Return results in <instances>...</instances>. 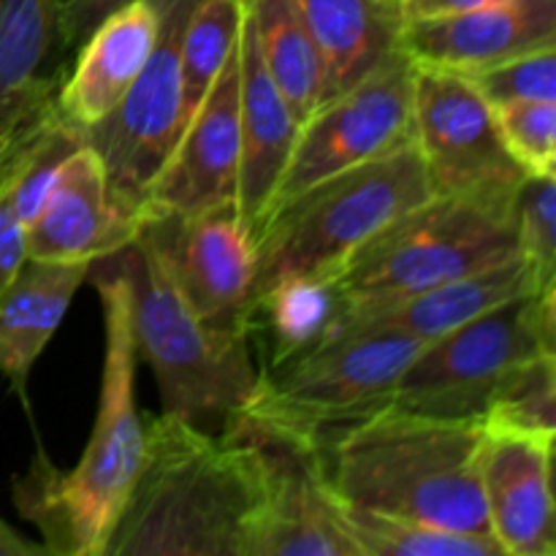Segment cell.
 I'll use <instances>...</instances> for the list:
<instances>
[{
  "instance_id": "cell-30",
  "label": "cell",
  "mask_w": 556,
  "mask_h": 556,
  "mask_svg": "<svg viewBox=\"0 0 556 556\" xmlns=\"http://www.w3.org/2000/svg\"><path fill=\"white\" fill-rule=\"evenodd\" d=\"M500 139L527 174H556V101L492 106Z\"/></svg>"
},
{
  "instance_id": "cell-18",
  "label": "cell",
  "mask_w": 556,
  "mask_h": 556,
  "mask_svg": "<svg viewBox=\"0 0 556 556\" xmlns=\"http://www.w3.org/2000/svg\"><path fill=\"white\" fill-rule=\"evenodd\" d=\"M556 47V0H497L462 14L405 22L402 49L416 65L456 74Z\"/></svg>"
},
{
  "instance_id": "cell-19",
  "label": "cell",
  "mask_w": 556,
  "mask_h": 556,
  "mask_svg": "<svg viewBox=\"0 0 556 556\" xmlns=\"http://www.w3.org/2000/svg\"><path fill=\"white\" fill-rule=\"evenodd\" d=\"M532 291H541L535 271L527 264L525 255L516 253L500 264L483 266L470 275L438 282V286L391 299V302L342 307L326 340L358 334V331H402L421 342H432L470 324L478 315Z\"/></svg>"
},
{
  "instance_id": "cell-24",
  "label": "cell",
  "mask_w": 556,
  "mask_h": 556,
  "mask_svg": "<svg viewBox=\"0 0 556 556\" xmlns=\"http://www.w3.org/2000/svg\"><path fill=\"white\" fill-rule=\"evenodd\" d=\"M342 299L334 280L304 275L271 286L250 309V334L261 340V372L282 367L318 348L331 334Z\"/></svg>"
},
{
  "instance_id": "cell-35",
  "label": "cell",
  "mask_w": 556,
  "mask_h": 556,
  "mask_svg": "<svg viewBox=\"0 0 556 556\" xmlns=\"http://www.w3.org/2000/svg\"><path fill=\"white\" fill-rule=\"evenodd\" d=\"M0 556H47L43 543L27 541L25 535L0 519Z\"/></svg>"
},
{
  "instance_id": "cell-32",
  "label": "cell",
  "mask_w": 556,
  "mask_h": 556,
  "mask_svg": "<svg viewBox=\"0 0 556 556\" xmlns=\"http://www.w3.org/2000/svg\"><path fill=\"white\" fill-rule=\"evenodd\" d=\"M125 3L130 0H60V43L68 65L92 27Z\"/></svg>"
},
{
  "instance_id": "cell-10",
  "label": "cell",
  "mask_w": 556,
  "mask_h": 556,
  "mask_svg": "<svg viewBox=\"0 0 556 556\" xmlns=\"http://www.w3.org/2000/svg\"><path fill=\"white\" fill-rule=\"evenodd\" d=\"M413 76L416 63L400 49L358 85L320 103L299 128L269 215L302 190L410 141Z\"/></svg>"
},
{
  "instance_id": "cell-13",
  "label": "cell",
  "mask_w": 556,
  "mask_h": 556,
  "mask_svg": "<svg viewBox=\"0 0 556 556\" xmlns=\"http://www.w3.org/2000/svg\"><path fill=\"white\" fill-rule=\"evenodd\" d=\"M141 231L163 255L174 286L199 318L220 329H250L255 253L237 204L195 215H155Z\"/></svg>"
},
{
  "instance_id": "cell-11",
  "label": "cell",
  "mask_w": 556,
  "mask_h": 556,
  "mask_svg": "<svg viewBox=\"0 0 556 556\" xmlns=\"http://www.w3.org/2000/svg\"><path fill=\"white\" fill-rule=\"evenodd\" d=\"M231 427L248 434L258 459L250 556H358L315 465L309 432L258 413Z\"/></svg>"
},
{
  "instance_id": "cell-2",
  "label": "cell",
  "mask_w": 556,
  "mask_h": 556,
  "mask_svg": "<svg viewBox=\"0 0 556 556\" xmlns=\"http://www.w3.org/2000/svg\"><path fill=\"white\" fill-rule=\"evenodd\" d=\"M481 418H440L386 405L309 432L331 497L356 508L489 535Z\"/></svg>"
},
{
  "instance_id": "cell-29",
  "label": "cell",
  "mask_w": 556,
  "mask_h": 556,
  "mask_svg": "<svg viewBox=\"0 0 556 556\" xmlns=\"http://www.w3.org/2000/svg\"><path fill=\"white\" fill-rule=\"evenodd\" d=\"M516 244L538 286H556V174H527L514 195Z\"/></svg>"
},
{
  "instance_id": "cell-8",
  "label": "cell",
  "mask_w": 556,
  "mask_h": 556,
  "mask_svg": "<svg viewBox=\"0 0 556 556\" xmlns=\"http://www.w3.org/2000/svg\"><path fill=\"white\" fill-rule=\"evenodd\" d=\"M427 342L402 331H358L320 342L304 356L261 372L248 413L315 432L394 402L396 383Z\"/></svg>"
},
{
  "instance_id": "cell-34",
  "label": "cell",
  "mask_w": 556,
  "mask_h": 556,
  "mask_svg": "<svg viewBox=\"0 0 556 556\" xmlns=\"http://www.w3.org/2000/svg\"><path fill=\"white\" fill-rule=\"evenodd\" d=\"M497 3V0H400V9L405 22L434 20V16L462 14V11L481 9V5Z\"/></svg>"
},
{
  "instance_id": "cell-22",
  "label": "cell",
  "mask_w": 556,
  "mask_h": 556,
  "mask_svg": "<svg viewBox=\"0 0 556 556\" xmlns=\"http://www.w3.org/2000/svg\"><path fill=\"white\" fill-rule=\"evenodd\" d=\"M92 264H58L33 261L16 271L11 286L0 293V378L27 402V378L33 364L63 324Z\"/></svg>"
},
{
  "instance_id": "cell-15",
  "label": "cell",
  "mask_w": 556,
  "mask_h": 556,
  "mask_svg": "<svg viewBox=\"0 0 556 556\" xmlns=\"http://www.w3.org/2000/svg\"><path fill=\"white\" fill-rule=\"evenodd\" d=\"M60 0H0V166L58 117Z\"/></svg>"
},
{
  "instance_id": "cell-28",
  "label": "cell",
  "mask_w": 556,
  "mask_h": 556,
  "mask_svg": "<svg viewBox=\"0 0 556 556\" xmlns=\"http://www.w3.org/2000/svg\"><path fill=\"white\" fill-rule=\"evenodd\" d=\"M483 427L556 438V353H538L516 364L494 391Z\"/></svg>"
},
{
  "instance_id": "cell-21",
  "label": "cell",
  "mask_w": 556,
  "mask_h": 556,
  "mask_svg": "<svg viewBox=\"0 0 556 556\" xmlns=\"http://www.w3.org/2000/svg\"><path fill=\"white\" fill-rule=\"evenodd\" d=\"M299 123L255 49L248 16L239 33V179L237 212L250 233L269 215L271 195L291 157Z\"/></svg>"
},
{
  "instance_id": "cell-16",
  "label": "cell",
  "mask_w": 556,
  "mask_h": 556,
  "mask_svg": "<svg viewBox=\"0 0 556 556\" xmlns=\"http://www.w3.org/2000/svg\"><path fill=\"white\" fill-rule=\"evenodd\" d=\"M481 489L503 556H554V434L483 427Z\"/></svg>"
},
{
  "instance_id": "cell-6",
  "label": "cell",
  "mask_w": 556,
  "mask_h": 556,
  "mask_svg": "<svg viewBox=\"0 0 556 556\" xmlns=\"http://www.w3.org/2000/svg\"><path fill=\"white\" fill-rule=\"evenodd\" d=\"M516 253L514 199L434 193L356 250L331 280L342 307H367Z\"/></svg>"
},
{
  "instance_id": "cell-20",
  "label": "cell",
  "mask_w": 556,
  "mask_h": 556,
  "mask_svg": "<svg viewBox=\"0 0 556 556\" xmlns=\"http://www.w3.org/2000/svg\"><path fill=\"white\" fill-rule=\"evenodd\" d=\"M157 5L130 0L103 16L71 58L58 114L81 136L109 117L144 68L157 38Z\"/></svg>"
},
{
  "instance_id": "cell-4",
  "label": "cell",
  "mask_w": 556,
  "mask_h": 556,
  "mask_svg": "<svg viewBox=\"0 0 556 556\" xmlns=\"http://www.w3.org/2000/svg\"><path fill=\"white\" fill-rule=\"evenodd\" d=\"M117 258L130 280L136 353L155 375L163 413L212 432L231 427L261 391L250 329H220L199 318L144 231Z\"/></svg>"
},
{
  "instance_id": "cell-36",
  "label": "cell",
  "mask_w": 556,
  "mask_h": 556,
  "mask_svg": "<svg viewBox=\"0 0 556 556\" xmlns=\"http://www.w3.org/2000/svg\"><path fill=\"white\" fill-rule=\"evenodd\" d=\"M239 3H244V0H239Z\"/></svg>"
},
{
  "instance_id": "cell-25",
  "label": "cell",
  "mask_w": 556,
  "mask_h": 556,
  "mask_svg": "<svg viewBox=\"0 0 556 556\" xmlns=\"http://www.w3.org/2000/svg\"><path fill=\"white\" fill-rule=\"evenodd\" d=\"M244 16L266 74L304 123L324 101V60L296 0H244Z\"/></svg>"
},
{
  "instance_id": "cell-14",
  "label": "cell",
  "mask_w": 556,
  "mask_h": 556,
  "mask_svg": "<svg viewBox=\"0 0 556 556\" xmlns=\"http://www.w3.org/2000/svg\"><path fill=\"white\" fill-rule=\"evenodd\" d=\"M237 179L239 43L152 182L144 201V220L237 204Z\"/></svg>"
},
{
  "instance_id": "cell-12",
  "label": "cell",
  "mask_w": 556,
  "mask_h": 556,
  "mask_svg": "<svg viewBox=\"0 0 556 556\" xmlns=\"http://www.w3.org/2000/svg\"><path fill=\"white\" fill-rule=\"evenodd\" d=\"M413 141L440 195L514 199L527 177L500 139L492 106L456 71L416 65Z\"/></svg>"
},
{
  "instance_id": "cell-5",
  "label": "cell",
  "mask_w": 556,
  "mask_h": 556,
  "mask_svg": "<svg viewBox=\"0 0 556 556\" xmlns=\"http://www.w3.org/2000/svg\"><path fill=\"white\" fill-rule=\"evenodd\" d=\"M434 195L416 141L334 174L277 206L253 239L250 309L291 277H334L356 250Z\"/></svg>"
},
{
  "instance_id": "cell-1",
  "label": "cell",
  "mask_w": 556,
  "mask_h": 556,
  "mask_svg": "<svg viewBox=\"0 0 556 556\" xmlns=\"http://www.w3.org/2000/svg\"><path fill=\"white\" fill-rule=\"evenodd\" d=\"M92 277L103 309V378L96 424L79 465L63 472L38 448L14 478V505L52 556H103L144 459V416L136 407L134 299L117 253Z\"/></svg>"
},
{
  "instance_id": "cell-33",
  "label": "cell",
  "mask_w": 556,
  "mask_h": 556,
  "mask_svg": "<svg viewBox=\"0 0 556 556\" xmlns=\"http://www.w3.org/2000/svg\"><path fill=\"white\" fill-rule=\"evenodd\" d=\"M27 261V231L11 206L9 193L0 182V293L11 286L16 271Z\"/></svg>"
},
{
  "instance_id": "cell-9",
  "label": "cell",
  "mask_w": 556,
  "mask_h": 556,
  "mask_svg": "<svg viewBox=\"0 0 556 556\" xmlns=\"http://www.w3.org/2000/svg\"><path fill=\"white\" fill-rule=\"evenodd\" d=\"M157 38L144 68L112 114L81 139L106 168L114 204L144 226V201L185 128L179 43L195 0H152Z\"/></svg>"
},
{
  "instance_id": "cell-26",
  "label": "cell",
  "mask_w": 556,
  "mask_h": 556,
  "mask_svg": "<svg viewBox=\"0 0 556 556\" xmlns=\"http://www.w3.org/2000/svg\"><path fill=\"white\" fill-rule=\"evenodd\" d=\"M334 503L342 530L358 556H503V548L489 535L356 508L340 500Z\"/></svg>"
},
{
  "instance_id": "cell-3",
  "label": "cell",
  "mask_w": 556,
  "mask_h": 556,
  "mask_svg": "<svg viewBox=\"0 0 556 556\" xmlns=\"http://www.w3.org/2000/svg\"><path fill=\"white\" fill-rule=\"evenodd\" d=\"M258 459L239 427L144 413V459L103 556H250Z\"/></svg>"
},
{
  "instance_id": "cell-23",
  "label": "cell",
  "mask_w": 556,
  "mask_h": 556,
  "mask_svg": "<svg viewBox=\"0 0 556 556\" xmlns=\"http://www.w3.org/2000/svg\"><path fill=\"white\" fill-rule=\"evenodd\" d=\"M296 5L324 60V101L358 85L402 49L400 0H296Z\"/></svg>"
},
{
  "instance_id": "cell-27",
  "label": "cell",
  "mask_w": 556,
  "mask_h": 556,
  "mask_svg": "<svg viewBox=\"0 0 556 556\" xmlns=\"http://www.w3.org/2000/svg\"><path fill=\"white\" fill-rule=\"evenodd\" d=\"M242 20L244 3L239 0H195L190 9L179 43L185 125L193 119L217 76L237 52Z\"/></svg>"
},
{
  "instance_id": "cell-7",
  "label": "cell",
  "mask_w": 556,
  "mask_h": 556,
  "mask_svg": "<svg viewBox=\"0 0 556 556\" xmlns=\"http://www.w3.org/2000/svg\"><path fill=\"white\" fill-rule=\"evenodd\" d=\"M556 286L510 299L427 342L402 372L391 405L440 418H483L516 364L556 353Z\"/></svg>"
},
{
  "instance_id": "cell-31",
  "label": "cell",
  "mask_w": 556,
  "mask_h": 556,
  "mask_svg": "<svg viewBox=\"0 0 556 556\" xmlns=\"http://www.w3.org/2000/svg\"><path fill=\"white\" fill-rule=\"evenodd\" d=\"M462 76L470 79L489 106L516 101H556V47L532 49Z\"/></svg>"
},
{
  "instance_id": "cell-17",
  "label": "cell",
  "mask_w": 556,
  "mask_h": 556,
  "mask_svg": "<svg viewBox=\"0 0 556 556\" xmlns=\"http://www.w3.org/2000/svg\"><path fill=\"white\" fill-rule=\"evenodd\" d=\"M139 231L141 223L114 204L98 152L81 144L65 157L27 226V258L96 264L128 248Z\"/></svg>"
}]
</instances>
